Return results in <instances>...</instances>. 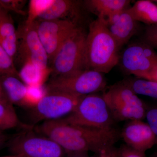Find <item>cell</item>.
Listing matches in <instances>:
<instances>
[{
    "mask_svg": "<svg viewBox=\"0 0 157 157\" xmlns=\"http://www.w3.org/2000/svg\"><path fill=\"white\" fill-rule=\"evenodd\" d=\"M103 21L115 39L119 50L139 30V22L134 19L128 9L113 14Z\"/></svg>",
    "mask_w": 157,
    "mask_h": 157,
    "instance_id": "cell-12",
    "label": "cell"
},
{
    "mask_svg": "<svg viewBox=\"0 0 157 157\" xmlns=\"http://www.w3.org/2000/svg\"><path fill=\"white\" fill-rule=\"evenodd\" d=\"M27 1L23 0H1L0 7L8 11H14L17 14L25 15L26 12L23 8Z\"/></svg>",
    "mask_w": 157,
    "mask_h": 157,
    "instance_id": "cell-25",
    "label": "cell"
},
{
    "mask_svg": "<svg viewBox=\"0 0 157 157\" xmlns=\"http://www.w3.org/2000/svg\"><path fill=\"white\" fill-rule=\"evenodd\" d=\"M19 73V78L28 86H42L51 70L42 69L30 61L23 63Z\"/></svg>",
    "mask_w": 157,
    "mask_h": 157,
    "instance_id": "cell-19",
    "label": "cell"
},
{
    "mask_svg": "<svg viewBox=\"0 0 157 157\" xmlns=\"http://www.w3.org/2000/svg\"><path fill=\"white\" fill-rule=\"evenodd\" d=\"M119 51L106 24L98 18L91 22L86 42V70L109 73L119 63Z\"/></svg>",
    "mask_w": 157,
    "mask_h": 157,
    "instance_id": "cell-2",
    "label": "cell"
},
{
    "mask_svg": "<svg viewBox=\"0 0 157 157\" xmlns=\"http://www.w3.org/2000/svg\"><path fill=\"white\" fill-rule=\"evenodd\" d=\"M62 119L71 124L105 129L113 128L115 121L103 95L97 93L83 96L76 109Z\"/></svg>",
    "mask_w": 157,
    "mask_h": 157,
    "instance_id": "cell-4",
    "label": "cell"
},
{
    "mask_svg": "<svg viewBox=\"0 0 157 157\" xmlns=\"http://www.w3.org/2000/svg\"><path fill=\"white\" fill-rule=\"evenodd\" d=\"M37 33L49 59V64L71 33L78 25L63 20L35 21Z\"/></svg>",
    "mask_w": 157,
    "mask_h": 157,
    "instance_id": "cell-10",
    "label": "cell"
},
{
    "mask_svg": "<svg viewBox=\"0 0 157 157\" xmlns=\"http://www.w3.org/2000/svg\"><path fill=\"white\" fill-rule=\"evenodd\" d=\"M54 0H32L29 3L28 17L25 22L32 23L38 19L53 3Z\"/></svg>",
    "mask_w": 157,
    "mask_h": 157,
    "instance_id": "cell-23",
    "label": "cell"
},
{
    "mask_svg": "<svg viewBox=\"0 0 157 157\" xmlns=\"http://www.w3.org/2000/svg\"><path fill=\"white\" fill-rule=\"evenodd\" d=\"M128 11L137 22L147 25L157 24V5L153 1L139 0L129 8Z\"/></svg>",
    "mask_w": 157,
    "mask_h": 157,
    "instance_id": "cell-18",
    "label": "cell"
},
{
    "mask_svg": "<svg viewBox=\"0 0 157 157\" xmlns=\"http://www.w3.org/2000/svg\"><path fill=\"white\" fill-rule=\"evenodd\" d=\"M112 149L109 151H104L101 152L98 155V157H113L112 154Z\"/></svg>",
    "mask_w": 157,
    "mask_h": 157,
    "instance_id": "cell-31",
    "label": "cell"
},
{
    "mask_svg": "<svg viewBox=\"0 0 157 157\" xmlns=\"http://www.w3.org/2000/svg\"><path fill=\"white\" fill-rule=\"evenodd\" d=\"M0 45L13 59L17 56V30L9 11L0 7Z\"/></svg>",
    "mask_w": 157,
    "mask_h": 157,
    "instance_id": "cell-15",
    "label": "cell"
},
{
    "mask_svg": "<svg viewBox=\"0 0 157 157\" xmlns=\"http://www.w3.org/2000/svg\"><path fill=\"white\" fill-rule=\"evenodd\" d=\"M113 157H147L145 153L138 151L126 144L121 145L117 149H113Z\"/></svg>",
    "mask_w": 157,
    "mask_h": 157,
    "instance_id": "cell-26",
    "label": "cell"
},
{
    "mask_svg": "<svg viewBox=\"0 0 157 157\" xmlns=\"http://www.w3.org/2000/svg\"><path fill=\"white\" fill-rule=\"evenodd\" d=\"M24 129L8 141L11 154L23 157H64V151L50 138L33 131Z\"/></svg>",
    "mask_w": 157,
    "mask_h": 157,
    "instance_id": "cell-5",
    "label": "cell"
},
{
    "mask_svg": "<svg viewBox=\"0 0 157 157\" xmlns=\"http://www.w3.org/2000/svg\"><path fill=\"white\" fill-rule=\"evenodd\" d=\"M0 83L7 100L20 107H32L28 97V86L19 77L12 75L0 76Z\"/></svg>",
    "mask_w": 157,
    "mask_h": 157,
    "instance_id": "cell-14",
    "label": "cell"
},
{
    "mask_svg": "<svg viewBox=\"0 0 157 157\" xmlns=\"http://www.w3.org/2000/svg\"><path fill=\"white\" fill-rule=\"evenodd\" d=\"M107 104H122L134 107H146L131 88L122 81L110 86L103 94Z\"/></svg>",
    "mask_w": 157,
    "mask_h": 157,
    "instance_id": "cell-16",
    "label": "cell"
},
{
    "mask_svg": "<svg viewBox=\"0 0 157 157\" xmlns=\"http://www.w3.org/2000/svg\"><path fill=\"white\" fill-rule=\"evenodd\" d=\"M2 157H23L22 155H21L11 154L9 155L5 156Z\"/></svg>",
    "mask_w": 157,
    "mask_h": 157,
    "instance_id": "cell-34",
    "label": "cell"
},
{
    "mask_svg": "<svg viewBox=\"0 0 157 157\" xmlns=\"http://www.w3.org/2000/svg\"><path fill=\"white\" fill-rule=\"evenodd\" d=\"M17 128L24 130L33 127L21 121L14 106L9 101H0V132Z\"/></svg>",
    "mask_w": 157,
    "mask_h": 157,
    "instance_id": "cell-20",
    "label": "cell"
},
{
    "mask_svg": "<svg viewBox=\"0 0 157 157\" xmlns=\"http://www.w3.org/2000/svg\"><path fill=\"white\" fill-rule=\"evenodd\" d=\"M104 74L85 70L69 76L52 77L45 86L47 91H56L78 96L96 94L106 87Z\"/></svg>",
    "mask_w": 157,
    "mask_h": 157,
    "instance_id": "cell-6",
    "label": "cell"
},
{
    "mask_svg": "<svg viewBox=\"0 0 157 157\" xmlns=\"http://www.w3.org/2000/svg\"><path fill=\"white\" fill-rule=\"evenodd\" d=\"M132 89L136 94L157 99V82L144 78L132 77L122 81Z\"/></svg>",
    "mask_w": 157,
    "mask_h": 157,
    "instance_id": "cell-22",
    "label": "cell"
},
{
    "mask_svg": "<svg viewBox=\"0 0 157 157\" xmlns=\"http://www.w3.org/2000/svg\"><path fill=\"white\" fill-rule=\"evenodd\" d=\"M120 135L126 145L143 152L156 144L154 133L148 124L142 120L128 121Z\"/></svg>",
    "mask_w": 157,
    "mask_h": 157,
    "instance_id": "cell-11",
    "label": "cell"
},
{
    "mask_svg": "<svg viewBox=\"0 0 157 157\" xmlns=\"http://www.w3.org/2000/svg\"></svg>",
    "mask_w": 157,
    "mask_h": 157,
    "instance_id": "cell-37",
    "label": "cell"
},
{
    "mask_svg": "<svg viewBox=\"0 0 157 157\" xmlns=\"http://www.w3.org/2000/svg\"><path fill=\"white\" fill-rule=\"evenodd\" d=\"M8 136L4 132H0V149L8 141Z\"/></svg>",
    "mask_w": 157,
    "mask_h": 157,
    "instance_id": "cell-30",
    "label": "cell"
},
{
    "mask_svg": "<svg viewBox=\"0 0 157 157\" xmlns=\"http://www.w3.org/2000/svg\"><path fill=\"white\" fill-rule=\"evenodd\" d=\"M151 157H157V152L155 153L154 154L152 155Z\"/></svg>",
    "mask_w": 157,
    "mask_h": 157,
    "instance_id": "cell-35",
    "label": "cell"
},
{
    "mask_svg": "<svg viewBox=\"0 0 157 157\" xmlns=\"http://www.w3.org/2000/svg\"><path fill=\"white\" fill-rule=\"evenodd\" d=\"M143 42L157 49V24L147 25L143 36Z\"/></svg>",
    "mask_w": 157,
    "mask_h": 157,
    "instance_id": "cell-27",
    "label": "cell"
},
{
    "mask_svg": "<svg viewBox=\"0 0 157 157\" xmlns=\"http://www.w3.org/2000/svg\"><path fill=\"white\" fill-rule=\"evenodd\" d=\"M8 101L6 98L5 93L2 87V85L0 83V101Z\"/></svg>",
    "mask_w": 157,
    "mask_h": 157,
    "instance_id": "cell-33",
    "label": "cell"
},
{
    "mask_svg": "<svg viewBox=\"0 0 157 157\" xmlns=\"http://www.w3.org/2000/svg\"><path fill=\"white\" fill-rule=\"evenodd\" d=\"M35 130L56 142L68 156L89 151L98 155L104 151H109L120 135L114 128L76 125L67 123L62 119L43 122Z\"/></svg>",
    "mask_w": 157,
    "mask_h": 157,
    "instance_id": "cell-1",
    "label": "cell"
},
{
    "mask_svg": "<svg viewBox=\"0 0 157 157\" xmlns=\"http://www.w3.org/2000/svg\"><path fill=\"white\" fill-rule=\"evenodd\" d=\"M146 118L152 131L156 137V144H157V108H152L147 110Z\"/></svg>",
    "mask_w": 157,
    "mask_h": 157,
    "instance_id": "cell-28",
    "label": "cell"
},
{
    "mask_svg": "<svg viewBox=\"0 0 157 157\" xmlns=\"http://www.w3.org/2000/svg\"><path fill=\"white\" fill-rule=\"evenodd\" d=\"M142 78L157 82V65Z\"/></svg>",
    "mask_w": 157,
    "mask_h": 157,
    "instance_id": "cell-29",
    "label": "cell"
},
{
    "mask_svg": "<svg viewBox=\"0 0 157 157\" xmlns=\"http://www.w3.org/2000/svg\"><path fill=\"white\" fill-rule=\"evenodd\" d=\"M87 33L82 27L78 26L66 39L51 62L52 77L70 76L86 70Z\"/></svg>",
    "mask_w": 157,
    "mask_h": 157,
    "instance_id": "cell-3",
    "label": "cell"
},
{
    "mask_svg": "<svg viewBox=\"0 0 157 157\" xmlns=\"http://www.w3.org/2000/svg\"><path fill=\"white\" fill-rule=\"evenodd\" d=\"M119 62L125 72L143 78L157 65V53L143 41L135 42L125 48Z\"/></svg>",
    "mask_w": 157,
    "mask_h": 157,
    "instance_id": "cell-8",
    "label": "cell"
},
{
    "mask_svg": "<svg viewBox=\"0 0 157 157\" xmlns=\"http://www.w3.org/2000/svg\"><path fill=\"white\" fill-rule=\"evenodd\" d=\"M17 54L22 63L30 61L42 69H48L49 59L37 33L36 23H24L17 30Z\"/></svg>",
    "mask_w": 157,
    "mask_h": 157,
    "instance_id": "cell-9",
    "label": "cell"
},
{
    "mask_svg": "<svg viewBox=\"0 0 157 157\" xmlns=\"http://www.w3.org/2000/svg\"><path fill=\"white\" fill-rule=\"evenodd\" d=\"M114 121H118L143 120L146 117V107H134L122 104H107Z\"/></svg>",
    "mask_w": 157,
    "mask_h": 157,
    "instance_id": "cell-21",
    "label": "cell"
},
{
    "mask_svg": "<svg viewBox=\"0 0 157 157\" xmlns=\"http://www.w3.org/2000/svg\"><path fill=\"white\" fill-rule=\"evenodd\" d=\"M131 1L129 0H86L83 6L88 11L95 14L97 18L104 21L113 14L128 9Z\"/></svg>",
    "mask_w": 157,
    "mask_h": 157,
    "instance_id": "cell-17",
    "label": "cell"
},
{
    "mask_svg": "<svg viewBox=\"0 0 157 157\" xmlns=\"http://www.w3.org/2000/svg\"><path fill=\"white\" fill-rule=\"evenodd\" d=\"M88 152L80 153L75 154L69 156V157H98V156H90L87 154Z\"/></svg>",
    "mask_w": 157,
    "mask_h": 157,
    "instance_id": "cell-32",
    "label": "cell"
},
{
    "mask_svg": "<svg viewBox=\"0 0 157 157\" xmlns=\"http://www.w3.org/2000/svg\"><path fill=\"white\" fill-rule=\"evenodd\" d=\"M154 2H157V1H154ZM156 5H157V4H156Z\"/></svg>",
    "mask_w": 157,
    "mask_h": 157,
    "instance_id": "cell-36",
    "label": "cell"
},
{
    "mask_svg": "<svg viewBox=\"0 0 157 157\" xmlns=\"http://www.w3.org/2000/svg\"><path fill=\"white\" fill-rule=\"evenodd\" d=\"M31 107L34 122L56 120L66 117L76 109L83 96L56 91H47Z\"/></svg>",
    "mask_w": 157,
    "mask_h": 157,
    "instance_id": "cell-7",
    "label": "cell"
},
{
    "mask_svg": "<svg viewBox=\"0 0 157 157\" xmlns=\"http://www.w3.org/2000/svg\"><path fill=\"white\" fill-rule=\"evenodd\" d=\"M83 2L76 0H54L53 3L38 19L42 20H63L78 25Z\"/></svg>",
    "mask_w": 157,
    "mask_h": 157,
    "instance_id": "cell-13",
    "label": "cell"
},
{
    "mask_svg": "<svg viewBox=\"0 0 157 157\" xmlns=\"http://www.w3.org/2000/svg\"><path fill=\"white\" fill-rule=\"evenodd\" d=\"M6 75H14L19 78L14 60L0 45V76Z\"/></svg>",
    "mask_w": 157,
    "mask_h": 157,
    "instance_id": "cell-24",
    "label": "cell"
}]
</instances>
